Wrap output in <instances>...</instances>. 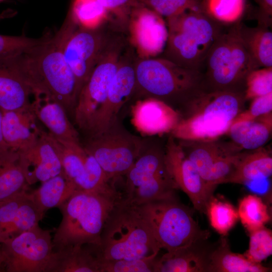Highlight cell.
Here are the masks:
<instances>
[{
	"mask_svg": "<svg viewBox=\"0 0 272 272\" xmlns=\"http://www.w3.org/2000/svg\"><path fill=\"white\" fill-rule=\"evenodd\" d=\"M76 24L68 17L58 32L44 42L11 57L12 66L34 96L48 97L66 110L79 96L76 78L63 53L65 40Z\"/></svg>",
	"mask_w": 272,
	"mask_h": 272,
	"instance_id": "6da1fadb",
	"label": "cell"
},
{
	"mask_svg": "<svg viewBox=\"0 0 272 272\" xmlns=\"http://www.w3.org/2000/svg\"><path fill=\"white\" fill-rule=\"evenodd\" d=\"M244 93L205 91L178 112L171 135L177 140L209 142L226 134L235 118L245 110Z\"/></svg>",
	"mask_w": 272,
	"mask_h": 272,
	"instance_id": "7a4b0ae2",
	"label": "cell"
},
{
	"mask_svg": "<svg viewBox=\"0 0 272 272\" xmlns=\"http://www.w3.org/2000/svg\"><path fill=\"white\" fill-rule=\"evenodd\" d=\"M135 72L133 96L138 99L161 100L178 111L192 98L206 91L201 71L183 67L164 57H138Z\"/></svg>",
	"mask_w": 272,
	"mask_h": 272,
	"instance_id": "3957f363",
	"label": "cell"
},
{
	"mask_svg": "<svg viewBox=\"0 0 272 272\" xmlns=\"http://www.w3.org/2000/svg\"><path fill=\"white\" fill-rule=\"evenodd\" d=\"M122 197L120 193L76 190L58 208L62 220L52 238L53 250L84 244L99 245L105 223Z\"/></svg>",
	"mask_w": 272,
	"mask_h": 272,
	"instance_id": "277c9868",
	"label": "cell"
},
{
	"mask_svg": "<svg viewBox=\"0 0 272 272\" xmlns=\"http://www.w3.org/2000/svg\"><path fill=\"white\" fill-rule=\"evenodd\" d=\"M97 248L100 258L127 260L155 258L161 249L137 207L123 197L110 212Z\"/></svg>",
	"mask_w": 272,
	"mask_h": 272,
	"instance_id": "5b68a950",
	"label": "cell"
},
{
	"mask_svg": "<svg viewBox=\"0 0 272 272\" xmlns=\"http://www.w3.org/2000/svg\"><path fill=\"white\" fill-rule=\"evenodd\" d=\"M166 23L168 35L164 58L183 67L201 71L223 25L202 9L186 10L166 18Z\"/></svg>",
	"mask_w": 272,
	"mask_h": 272,
	"instance_id": "8992f818",
	"label": "cell"
},
{
	"mask_svg": "<svg viewBox=\"0 0 272 272\" xmlns=\"http://www.w3.org/2000/svg\"><path fill=\"white\" fill-rule=\"evenodd\" d=\"M239 23L223 29L208 52L203 74L207 91L244 93L247 76L259 69L240 36Z\"/></svg>",
	"mask_w": 272,
	"mask_h": 272,
	"instance_id": "52a82bcc",
	"label": "cell"
},
{
	"mask_svg": "<svg viewBox=\"0 0 272 272\" xmlns=\"http://www.w3.org/2000/svg\"><path fill=\"white\" fill-rule=\"evenodd\" d=\"M160 248L167 252L206 240L209 233L200 229L191 211L175 196L136 206Z\"/></svg>",
	"mask_w": 272,
	"mask_h": 272,
	"instance_id": "ba28073f",
	"label": "cell"
},
{
	"mask_svg": "<svg viewBox=\"0 0 272 272\" xmlns=\"http://www.w3.org/2000/svg\"><path fill=\"white\" fill-rule=\"evenodd\" d=\"M124 176L123 197L135 206L174 197L179 189L167 169L165 148L152 140L144 139L138 156Z\"/></svg>",
	"mask_w": 272,
	"mask_h": 272,
	"instance_id": "9c48e42d",
	"label": "cell"
},
{
	"mask_svg": "<svg viewBox=\"0 0 272 272\" xmlns=\"http://www.w3.org/2000/svg\"><path fill=\"white\" fill-rule=\"evenodd\" d=\"M125 46V42L121 37H110L79 94L74 110L75 122L88 138L93 133Z\"/></svg>",
	"mask_w": 272,
	"mask_h": 272,
	"instance_id": "30bf717a",
	"label": "cell"
},
{
	"mask_svg": "<svg viewBox=\"0 0 272 272\" xmlns=\"http://www.w3.org/2000/svg\"><path fill=\"white\" fill-rule=\"evenodd\" d=\"M143 141L124 128L118 118L102 132L88 138L83 147L95 158L107 178L114 183L132 165Z\"/></svg>",
	"mask_w": 272,
	"mask_h": 272,
	"instance_id": "8fae6325",
	"label": "cell"
},
{
	"mask_svg": "<svg viewBox=\"0 0 272 272\" xmlns=\"http://www.w3.org/2000/svg\"><path fill=\"white\" fill-rule=\"evenodd\" d=\"M51 233L38 224L0 243L3 269L7 272H47L53 252Z\"/></svg>",
	"mask_w": 272,
	"mask_h": 272,
	"instance_id": "7c38bea8",
	"label": "cell"
},
{
	"mask_svg": "<svg viewBox=\"0 0 272 272\" xmlns=\"http://www.w3.org/2000/svg\"><path fill=\"white\" fill-rule=\"evenodd\" d=\"M185 155L210 186L226 182L246 152L231 142L178 140Z\"/></svg>",
	"mask_w": 272,
	"mask_h": 272,
	"instance_id": "4fadbf2b",
	"label": "cell"
},
{
	"mask_svg": "<svg viewBox=\"0 0 272 272\" xmlns=\"http://www.w3.org/2000/svg\"><path fill=\"white\" fill-rule=\"evenodd\" d=\"M77 26L66 37L63 53L76 78L79 94L110 37L99 28L87 29Z\"/></svg>",
	"mask_w": 272,
	"mask_h": 272,
	"instance_id": "5bb4252c",
	"label": "cell"
},
{
	"mask_svg": "<svg viewBox=\"0 0 272 272\" xmlns=\"http://www.w3.org/2000/svg\"><path fill=\"white\" fill-rule=\"evenodd\" d=\"M165 159L167 169L178 188L188 195L195 210L206 213L215 187L203 180L181 146L171 135L165 145Z\"/></svg>",
	"mask_w": 272,
	"mask_h": 272,
	"instance_id": "9a60e30c",
	"label": "cell"
},
{
	"mask_svg": "<svg viewBox=\"0 0 272 272\" xmlns=\"http://www.w3.org/2000/svg\"><path fill=\"white\" fill-rule=\"evenodd\" d=\"M127 22L129 41L138 57H155L164 51L168 33L163 17L138 1Z\"/></svg>",
	"mask_w": 272,
	"mask_h": 272,
	"instance_id": "2e32d148",
	"label": "cell"
},
{
	"mask_svg": "<svg viewBox=\"0 0 272 272\" xmlns=\"http://www.w3.org/2000/svg\"><path fill=\"white\" fill-rule=\"evenodd\" d=\"M133 50L132 48L124 49L123 51L106 99L90 137L102 132L112 125L118 119L121 108L133 96L136 86L135 63L138 57Z\"/></svg>",
	"mask_w": 272,
	"mask_h": 272,
	"instance_id": "e0dca14e",
	"label": "cell"
},
{
	"mask_svg": "<svg viewBox=\"0 0 272 272\" xmlns=\"http://www.w3.org/2000/svg\"><path fill=\"white\" fill-rule=\"evenodd\" d=\"M18 154L29 185L44 182L63 172L58 154L48 132L42 131L34 145Z\"/></svg>",
	"mask_w": 272,
	"mask_h": 272,
	"instance_id": "ac0fdd59",
	"label": "cell"
},
{
	"mask_svg": "<svg viewBox=\"0 0 272 272\" xmlns=\"http://www.w3.org/2000/svg\"><path fill=\"white\" fill-rule=\"evenodd\" d=\"M44 214L28 191L2 201L0 203V243L39 224Z\"/></svg>",
	"mask_w": 272,
	"mask_h": 272,
	"instance_id": "d6986e66",
	"label": "cell"
},
{
	"mask_svg": "<svg viewBox=\"0 0 272 272\" xmlns=\"http://www.w3.org/2000/svg\"><path fill=\"white\" fill-rule=\"evenodd\" d=\"M131 117L132 124L137 130L152 136L170 133L179 121L180 113L161 100L146 98L135 102Z\"/></svg>",
	"mask_w": 272,
	"mask_h": 272,
	"instance_id": "ffe728a7",
	"label": "cell"
},
{
	"mask_svg": "<svg viewBox=\"0 0 272 272\" xmlns=\"http://www.w3.org/2000/svg\"><path fill=\"white\" fill-rule=\"evenodd\" d=\"M36 116L30 107L3 112L2 132L9 149L19 153L32 147L42 131L36 123Z\"/></svg>",
	"mask_w": 272,
	"mask_h": 272,
	"instance_id": "44dd1931",
	"label": "cell"
},
{
	"mask_svg": "<svg viewBox=\"0 0 272 272\" xmlns=\"http://www.w3.org/2000/svg\"><path fill=\"white\" fill-rule=\"evenodd\" d=\"M34 96L32 109L36 117L48 128L49 133L55 138L81 144L78 131L71 123L64 108L48 97Z\"/></svg>",
	"mask_w": 272,
	"mask_h": 272,
	"instance_id": "7402d4cb",
	"label": "cell"
},
{
	"mask_svg": "<svg viewBox=\"0 0 272 272\" xmlns=\"http://www.w3.org/2000/svg\"><path fill=\"white\" fill-rule=\"evenodd\" d=\"M47 272H100L96 245H76L53 250Z\"/></svg>",
	"mask_w": 272,
	"mask_h": 272,
	"instance_id": "603a6c76",
	"label": "cell"
},
{
	"mask_svg": "<svg viewBox=\"0 0 272 272\" xmlns=\"http://www.w3.org/2000/svg\"><path fill=\"white\" fill-rule=\"evenodd\" d=\"M10 57L0 58V110L3 112L31 105L29 97L32 91L14 69Z\"/></svg>",
	"mask_w": 272,
	"mask_h": 272,
	"instance_id": "cb8c5ba5",
	"label": "cell"
},
{
	"mask_svg": "<svg viewBox=\"0 0 272 272\" xmlns=\"http://www.w3.org/2000/svg\"><path fill=\"white\" fill-rule=\"evenodd\" d=\"M272 132V112L254 119L232 124L226 133L240 151H252L263 147Z\"/></svg>",
	"mask_w": 272,
	"mask_h": 272,
	"instance_id": "d4e9b609",
	"label": "cell"
},
{
	"mask_svg": "<svg viewBox=\"0 0 272 272\" xmlns=\"http://www.w3.org/2000/svg\"><path fill=\"white\" fill-rule=\"evenodd\" d=\"M272 174L271 150L261 147L245 152L226 183L248 185L267 179Z\"/></svg>",
	"mask_w": 272,
	"mask_h": 272,
	"instance_id": "484cf974",
	"label": "cell"
},
{
	"mask_svg": "<svg viewBox=\"0 0 272 272\" xmlns=\"http://www.w3.org/2000/svg\"><path fill=\"white\" fill-rule=\"evenodd\" d=\"M197 243L157 257L154 272L208 271L209 254L199 250Z\"/></svg>",
	"mask_w": 272,
	"mask_h": 272,
	"instance_id": "4316f807",
	"label": "cell"
},
{
	"mask_svg": "<svg viewBox=\"0 0 272 272\" xmlns=\"http://www.w3.org/2000/svg\"><path fill=\"white\" fill-rule=\"evenodd\" d=\"M48 133L58 154L63 172L77 190L83 191L87 168V151L81 144L63 141Z\"/></svg>",
	"mask_w": 272,
	"mask_h": 272,
	"instance_id": "83f0119b",
	"label": "cell"
},
{
	"mask_svg": "<svg viewBox=\"0 0 272 272\" xmlns=\"http://www.w3.org/2000/svg\"><path fill=\"white\" fill-rule=\"evenodd\" d=\"M270 268L261 263H254L244 255L234 253L226 239L221 240L219 246L208 256V271L267 272Z\"/></svg>",
	"mask_w": 272,
	"mask_h": 272,
	"instance_id": "f1b7e54d",
	"label": "cell"
},
{
	"mask_svg": "<svg viewBox=\"0 0 272 272\" xmlns=\"http://www.w3.org/2000/svg\"><path fill=\"white\" fill-rule=\"evenodd\" d=\"M76 190L74 184L62 172L42 182L30 194L39 210L45 213L50 209L58 208Z\"/></svg>",
	"mask_w": 272,
	"mask_h": 272,
	"instance_id": "f546056e",
	"label": "cell"
},
{
	"mask_svg": "<svg viewBox=\"0 0 272 272\" xmlns=\"http://www.w3.org/2000/svg\"><path fill=\"white\" fill-rule=\"evenodd\" d=\"M239 32L259 67H272V33L269 28L259 25L249 27L240 22Z\"/></svg>",
	"mask_w": 272,
	"mask_h": 272,
	"instance_id": "4dcf8cb0",
	"label": "cell"
},
{
	"mask_svg": "<svg viewBox=\"0 0 272 272\" xmlns=\"http://www.w3.org/2000/svg\"><path fill=\"white\" fill-rule=\"evenodd\" d=\"M28 186L19 164L18 154L0 156V201L27 191Z\"/></svg>",
	"mask_w": 272,
	"mask_h": 272,
	"instance_id": "1f68e13d",
	"label": "cell"
},
{
	"mask_svg": "<svg viewBox=\"0 0 272 272\" xmlns=\"http://www.w3.org/2000/svg\"><path fill=\"white\" fill-rule=\"evenodd\" d=\"M109 14L98 0H73L69 16L79 27L97 29L108 20Z\"/></svg>",
	"mask_w": 272,
	"mask_h": 272,
	"instance_id": "d6a6232c",
	"label": "cell"
},
{
	"mask_svg": "<svg viewBox=\"0 0 272 272\" xmlns=\"http://www.w3.org/2000/svg\"><path fill=\"white\" fill-rule=\"evenodd\" d=\"M243 226L249 232L260 228L269 221L266 206L255 195H248L239 202L237 211Z\"/></svg>",
	"mask_w": 272,
	"mask_h": 272,
	"instance_id": "836d02e7",
	"label": "cell"
},
{
	"mask_svg": "<svg viewBox=\"0 0 272 272\" xmlns=\"http://www.w3.org/2000/svg\"><path fill=\"white\" fill-rule=\"evenodd\" d=\"M245 0H204L202 10L222 25H232L239 21L243 13Z\"/></svg>",
	"mask_w": 272,
	"mask_h": 272,
	"instance_id": "e575fe53",
	"label": "cell"
},
{
	"mask_svg": "<svg viewBox=\"0 0 272 272\" xmlns=\"http://www.w3.org/2000/svg\"><path fill=\"white\" fill-rule=\"evenodd\" d=\"M206 213L212 227L223 235L227 234L239 218L237 211L230 203L214 196L208 204Z\"/></svg>",
	"mask_w": 272,
	"mask_h": 272,
	"instance_id": "d590c367",
	"label": "cell"
},
{
	"mask_svg": "<svg viewBox=\"0 0 272 272\" xmlns=\"http://www.w3.org/2000/svg\"><path fill=\"white\" fill-rule=\"evenodd\" d=\"M52 35L46 33L39 38L25 35L10 36L0 34V58L13 57L24 53L44 42Z\"/></svg>",
	"mask_w": 272,
	"mask_h": 272,
	"instance_id": "8d00e7d4",
	"label": "cell"
},
{
	"mask_svg": "<svg viewBox=\"0 0 272 272\" xmlns=\"http://www.w3.org/2000/svg\"><path fill=\"white\" fill-rule=\"evenodd\" d=\"M249 234V248L244 255L254 263H260L272 253L271 231L263 226Z\"/></svg>",
	"mask_w": 272,
	"mask_h": 272,
	"instance_id": "74e56055",
	"label": "cell"
},
{
	"mask_svg": "<svg viewBox=\"0 0 272 272\" xmlns=\"http://www.w3.org/2000/svg\"><path fill=\"white\" fill-rule=\"evenodd\" d=\"M272 93V67L252 71L245 82L244 97L246 101Z\"/></svg>",
	"mask_w": 272,
	"mask_h": 272,
	"instance_id": "f35d334b",
	"label": "cell"
},
{
	"mask_svg": "<svg viewBox=\"0 0 272 272\" xmlns=\"http://www.w3.org/2000/svg\"><path fill=\"white\" fill-rule=\"evenodd\" d=\"M146 7L166 18L188 10L202 9L199 0H137Z\"/></svg>",
	"mask_w": 272,
	"mask_h": 272,
	"instance_id": "ab89813d",
	"label": "cell"
},
{
	"mask_svg": "<svg viewBox=\"0 0 272 272\" xmlns=\"http://www.w3.org/2000/svg\"><path fill=\"white\" fill-rule=\"evenodd\" d=\"M157 257L132 260L100 258V272H154Z\"/></svg>",
	"mask_w": 272,
	"mask_h": 272,
	"instance_id": "60d3db41",
	"label": "cell"
},
{
	"mask_svg": "<svg viewBox=\"0 0 272 272\" xmlns=\"http://www.w3.org/2000/svg\"><path fill=\"white\" fill-rule=\"evenodd\" d=\"M272 111V93L251 100L248 109L239 113L231 124L249 121Z\"/></svg>",
	"mask_w": 272,
	"mask_h": 272,
	"instance_id": "b9f144b4",
	"label": "cell"
},
{
	"mask_svg": "<svg viewBox=\"0 0 272 272\" xmlns=\"http://www.w3.org/2000/svg\"><path fill=\"white\" fill-rule=\"evenodd\" d=\"M108 11L119 19L127 21L131 8L137 0H98Z\"/></svg>",
	"mask_w": 272,
	"mask_h": 272,
	"instance_id": "7bdbcfd3",
	"label": "cell"
},
{
	"mask_svg": "<svg viewBox=\"0 0 272 272\" xmlns=\"http://www.w3.org/2000/svg\"><path fill=\"white\" fill-rule=\"evenodd\" d=\"M2 117L3 112L0 110V156L15 152L9 149L4 141L2 132Z\"/></svg>",
	"mask_w": 272,
	"mask_h": 272,
	"instance_id": "ee69618b",
	"label": "cell"
},
{
	"mask_svg": "<svg viewBox=\"0 0 272 272\" xmlns=\"http://www.w3.org/2000/svg\"><path fill=\"white\" fill-rule=\"evenodd\" d=\"M17 12L15 10L8 9L0 13V20L13 17L15 16Z\"/></svg>",
	"mask_w": 272,
	"mask_h": 272,
	"instance_id": "f6af8a7d",
	"label": "cell"
},
{
	"mask_svg": "<svg viewBox=\"0 0 272 272\" xmlns=\"http://www.w3.org/2000/svg\"><path fill=\"white\" fill-rule=\"evenodd\" d=\"M3 258L2 253V250L0 246V271L3 270Z\"/></svg>",
	"mask_w": 272,
	"mask_h": 272,
	"instance_id": "bcb514c9",
	"label": "cell"
},
{
	"mask_svg": "<svg viewBox=\"0 0 272 272\" xmlns=\"http://www.w3.org/2000/svg\"><path fill=\"white\" fill-rule=\"evenodd\" d=\"M6 1V0H0V3H2V2H3L4 1Z\"/></svg>",
	"mask_w": 272,
	"mask_h": 272,
	"instance_id": "7dc6e473",
	"label": "cell"
},
{
	"mask_svg": "<svg viewBox=\"0 0 272 272\" xmlns=\"http://www.w3.org/2000/svg\"><path fill=\"white\" fill-rule=\"evenodd\" d=\"M2 201H0V203L2 202Z\"/></svg>",
	"mask_w": 272,
	"mask_h": 272,
	"instance_id": "c3c4849f",
	"label": "cell"
}]
</instances>
